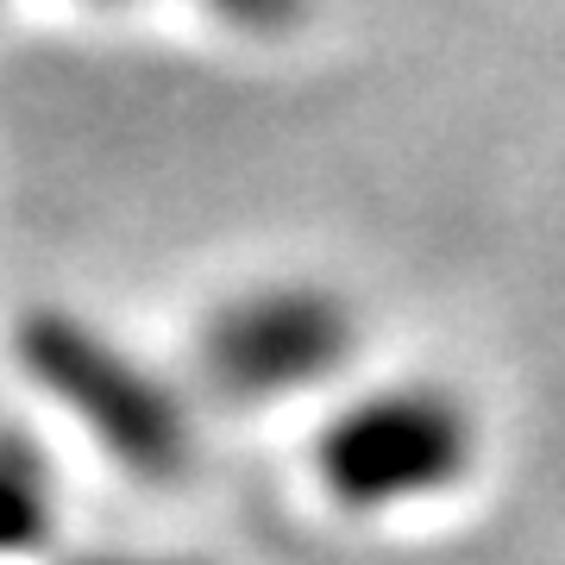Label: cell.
I'll list each match as a JSON object with an SVG mask.
<instances>
[{"label":"cell","mask_w":565,"mask_h":565,"mask_svg":"<svg viewBox=\"0 0 565 565\" xmlns=\"http://www.w3.org/2000/svg\"><path fill=\"white\" fill-rule=\"evenodd\" d=\"M20 359L63 408H76L95 427V440L114 459H126L132 471H151V478L182 471V459H189L182 403L151 371L114 352L95 327L70 321V315H32L20 327Z\"/></svg>","instance_id":"cell-1"},{"label":"cell","mask_w":565,"mask_h":565,"mask_svg":"<svg viewBox=\"0 0 565 565\" xmlns=\"http://www.w3.org/2000/svg\"><path fill=\"white\" fill-rule=\"evenodd\" d=\"M471 415L459 396L427 384L390 390L345 408L321 434V478L352 509H390L434 497L471 465Z\"/></svg>","instance_id":"cell-2"},{"label":"cell","mask_w":565,"mask_h":565,"mask_svg":"<svg viewBox=\"0 0 565 565\" xmlns=\"http://www.w3.org/2000/svg\"><path fill=\"white\" fill-rule=\"evenodd\" d=\"M352 315L327 289H258L245 302L221 308L202 333V371L226 396L258 403V396H289L340 371L352 352Z\"/></svg>","instance_id":"cell-3"},{"label":"cell","mask_w":565,"mask_h":565,"mask_svg":"<svg viewBox=\"0 0 565 565\" xmlns=\"http://www.w3.org/2000/svg\"><path fill=\"white\" fill-rule=\"evenodd\" d=\"M51 534V471L20 434H0V559L32 553Z\"/></svg>","instance_id":"cell-4"},{"label":"cell","mask_w":565,"mask_h":565,"mask_svg":"<svg viewBox=\"0 0 565 565\" xmlns=\"http://www.w3.org/2000/svg\"><path fill=\"white\" fill-rule=\"evenodd\" d=\"M202 7H214L233 25H252V32H282L308 13V0H202Z\"/></svg>","instance_id":"cell-5"},{"label":"cell","mask_w":565,"mask_h":565,"mask_svg":"<svg viewBox=\"0 0 565 565\" xmlns=\"http://www.w3.org/2000/svg\"><path fill=\"white\" fill-rule=\"evenodd\" d=\"M82 565H139V559H82Z\"/></svg>","instance_id":"cell-6"}]
</instances>
